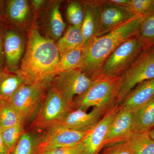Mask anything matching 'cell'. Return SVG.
<instances>
[{
    "label": "cell",
    "instance_id": "cell-1",
    "mask_svg": "<svg viewBox=\"0 0 154 154\" xmlns=\"http://www.w3.org/2000/svg\"><path fill=\"white\" fill-rule=\"evenodd\" d=\"M143 18V15H139L105 35L92 38L83 47L79 69L93 80L101 75L104 63L116 48L127 39L138 36Z\"/></svg>",
    "mask_w": 154,
    "mask_h": 154
},
{
    "label": "cell",
    "instance_id": "cell-2",
    "mask_svg": "<svg viewBox=\"0 0 154 154\" xmlns=\"http://www.w3.org/2000/svg\"><path fill=\"white\" fill-rule=\"evenodd\" d=\"M60 54L52 39L33 26L28 33L26 51L17 72L27 83L51 82Z\"/></svg>",
    "mask_w": 154,
    "mask_h": 154
},
{
    "label": "cell",
    "instance_id": "cell-3",
    "mask_svg": "<svg viewBox=\"0 0 154 154\" xmlns=\"http://www.w3.org/2000/svg\"><path fill=\"white\" fill-rule=\"evenodd\" d=\"M120 82V76H99L93 79L85 92L75 97L72 109L87 111L93 107L105 114L118 103Z\"/></svg>",
    "mask_w": 154,
    "mask_h": 154
},
{
    "label": "cell",
    "instance_id": "cell-4",
    "mask_svg": "<svg viewBox=\"0 0 154 154\" xmlns=\"http://www.w3.org/2000/svg\"><path fill=\"white\" fill-rule=\"evenodd\" d=\"M51 82L25 83L11 97L9 102L25 123L36 117Z\"/></svg>",
    "mask_w": 154,
    "mask_h": 154
},
{
    "label": "cell",
    "instance_id": "cell-5",
    "mask_svg": "<svg viewBox=\"0 0 154 154\" xmlns=\"http://www.w3.org/2000/svg\"><path fill=\"white\" fill-rule=\"evenodd\" d=\"M72 110L71 105L51 85L30 124V129L47 130L60 123Z\"/></svg>",
    "mask_w": 154,
    "mask_h": 154
},
{
    "label": "cell",
    "instance_id": "cell-6",
    "mask_svg": "<svg viewBox=\"0 0 154 154\" xmlns=\"http://www.w3.org/2000/svg\"><path fill=\"white\" fill-rule=\"evenodd\" d=\"M121 82L118 102L140 83L154 79V50H144L120 75Z\"/></svg>",
    "mask_w": 154,
    "mask_h": 154
},
{
    "label": "cell",
    "instance_id": "cell-7",
    "mask_svg": "<svg viewBox=\"0 0 154 154\" xmlns=\"http://www.w3.org/2000/svg\"><path fill=\"white\" fill-rule=\"evenodd\" d=\"M143 51L137 36L127 39L117 47L105 61L101 75H121Z\"/></svg>",
    "mask_w": 154,
    "mask_h": 154
},
{
    "label": "cell",
    "instance_id": "cell-8",
    "mask_svg": "<svg viewBox=\"0 0 154 154\" xmlns=\"http://www.w3.org/2000/svg\"><path fill=\"white\" fill-rule=\"evenodd\" d=\"M88 133L68 129L59 123L55 125L39 135L37 145L38 154L76 145L82 141Z\"/></svg>",
    "mask_w": 154,
    "mask_h": 154
},
{
    "label": "cell",
    "instance_id": "cell-9",
    "mask_svg": "<svg viewBox=\"0 0 154 154\" xmlns=\"http://www.w3.org/2000/svg\"><path fill=\"white\" fill-rule=\"evenodd\" d=\"M93 82L79 69H73L56 75L52 85L72 107L75 96L85 92Z\"/></svg>",
    "mask_w": 154,
    "mask_h": 154
},
{
    "label": "cell",
    "instance_id": "cell-10",
    "mask_svg": "<svg viewBox=\"0 0 154 154\" xmlns=\"http://www.w3.org/2000/svg\"><path fill=\"white\" fill-rule=\"evenodd\" d=\"M25 42L13 27L5 23L3 27V49L5 69L12 72L19 69L25 51Z\"/></svg>",
    "mask_w": 154,
    "mask_h": 154
},
{
    "label": "cell",
    "instance_id": "cell-11",
    "mask_svg": "<svg viewBox=\"0 0 154 154\" xmlns=\"http://www.w3.org/2000/svg\"><path fill=\"white\" fill-rule=\"evenodd\" d=\"M119 108V103H117L88 132L82 141L84 149L83 154H99L105 147V139L110 125Z\"/></svg>",
    "mask_w": 154,
    "mask_h": 154
},
{
    "label": "cell",
    "instance_id": "cell-12",
    "mask_svg": "<svg viewBox=\"0 0 154 154\" xmlns=\"http://www.w3.org/2000/svg\"><path fill=\"white\" fill-rule=\"evenodd\" d=\"M134 112L120 107L110 125L105 139V146L125 142L131 138L134 134L133 131Z\"/></svg>",
    "mask_w": 154,
    "mask_h": 154
},
{
    "label": "cell",
    "instance_id": "cell-13",
    "mask_svg": "<svg viewBox=\"0 0 154 154\" xmlns=\"http://www.w3.org/2000/svg\"><path fill=\"white\" fill-rule=\"evenodd\" d=\"M138 16L139 15L128 11L123 7L110 2V1H102L100 26L96 36L105 35Z\"/></svg>",
    "mask_w": 154,
    "mask_h": 154
},
{
    "label": "cell",
    "instance_id": "cell-14",
    "mask_svg": "<svg viewBox=\"0 0 154 154\" xmlns=\"http://www.w3.org/2000/svg\"><path fill=\"white\" fill-rule=\"evenodd\" d=\"M104 113L93 107L90 113L80 109H72L59 124L72 130L88 132L101 120Z\"/></svg>",
    "mask_w": 154,
    "mask_h": 154
},
{
    "label": "cell",
    "instance_id": "cell-15",
    "mask_svg": "<svg viewBox=\"0 0 154 154\" xmlns=\"http://www.w3.org/2000/svg\"><path fill=\"white\" fill-rule=\"evenodd\" d=\"M84 19L81 27L84 39V46L96 36L101 21L102 1H83Z\"/></svg>",
    "mask_w": 154,
    "mask_h": 154
},
{
    "label": "cell",
    "instance_id": "cell-16",
    "mask_svg": "<svg viewBox=\"0 0 154 154\" xmlns=\"http://www.w3.org/2000/svg\"><path fill=\"white\" fill-rule=\"evenodd\" d=\"M154 98V79L140 83L119 103L122 108L135 111Z\"/></svg>",
    "mask_w": 154,
    "mask_h": 154
},
{
    "label": "cell",
    "instance_id": "cell-17",
    "mask_svg": "<svg viewBox=\"0 0 154 154\" xmlns=\"http://www.w3.org/2000/svg\"><path fill=\"white\" fill-rule=\"evenodd\" d=\"M29 6L26 0H9L5 2L4 21L12 27L19 26L26 22L29 15Z\"/></svg>",
    "mask_w": 154,
    "mask_h": 154
},
{
    "label": "cell",
    "instance_id": "cell-18",
    "mask_svg": "<svg viewBox=\"0 0 154 154\" xmlns=\"http://www.w3.org/2000/svg\"><path fill=\"white\" fill-rule=\"evenodd\" d=\"M154 128V98L134 112V133H148Z\"/></svg>",
    "mask_w": 154,
    "mask_h": 154
},
{
    "label": "cell",
    "instance_id": "cell-19",
    "mask_svg": "<svg viewBox=\"0 0 154 154\" xmlns=\"http://www.w3.org/2000/svg\"><path fill=\"white\" fill-rule=\"evenodd\" d=\"M27 83L23 77L5 69L0 71V101H10L16 91Z\"/></svg>",
    "mask_w": 154,
    "mask_h": 154
},
{
    "label": "cell",
    "instance_id": "cell-20",
    "mask_svg": "<svg viewBox=\"0 0 154 154\" xmlns=\"http://www.w3.org/2000/svg\"><path fill=\"white\" fill-rule=\"evenodd\" d=\"M84 43V37L81 28L70 25L56 45L60 54H61L83 47Z\"/></svg>",
    "mask_w": 154,
    "mask_h": 154
},
{
    "label": "cell",
    "instance_id": "cell-21",
    "mask_svg": "<svg viewBox=\"0 0 154 154\" xmlns=\"http://www.w3.org/2000/svg\"><path fill=\"white\" fill-rule=\"evenodd\" d=\"M143 16L137 38L144 51L154 45V4Z\"/></svg>",
    "mask_w": 154,
    "mask_h": 154
},
{
    "label": "cell",
    "instance_id": "cell-22",
    "mask_svg": "<svg viewBox=\"0 0 154 154\" xmlns=\"http://www.w3.org/2000/svg\"><path fill=\"white\" fill-rule=\"evenodd\" d=\"M125 143L131 154H154V140L149 132L135 134Z\"/></svg>",
    "mask_w": 154,
    "mask_h": 154
},
{
    "label": "cell",
    "instance_id": "cell-23",
    "mask_svg": "<svg viewBox=\"0 0 154 154\" xmlns=\"http://www.w3.org/2000/svg\"><path fill=\"white\" fill-rule=\"evenodd\" d=\"M83 47L60 54L59 60L54 73V77L62 72L79 69L82 60Z\"/></svg>",
    "mask_w": 154,
    "mask_h": 154
},
{
    "label": "cell",
    "instance_id": "cell-24",
    "mask_svg": "<svg viewBox=\"0 0 154 154\" xmlns=\"http://www.w3.org/2000/svg\"><path fill=\"white\" fill-rule=\"evenodd\" d=\"M38 135L33 131H27L21 136L11 154H38Z\"/></svg>",
    "mask_w": 154,
    "mask_h": 154
},
{
    "label": "cell",
    "instance_id": "cell-25",
    "mask_svg": "<svg viewBox=\"0 0 154 154\" xmlns=\"http://www.w3.org/2000/svg\"><path fill=\"white\" fill-rule=\"evenodd\" d=\"M60 3L57 2L53 5L50 13L48 24V30L51 36L58 40L62 36L66 27L60 10Z\"/></svg>",
    "mask_w": 154,
    "mask_h": 154
},
{
    "label": "cell",
    "instance_id": "cell-26",
    "mask_svg": "<svg viewBox=\"0 0 154 154\" xmlns=\"http://www.w3.org/2000/svg\"><path fill=\"white\" fill-rule=\"evenodd\" d=\"M25 123L9 101H0V128L1 129Z\"/></svg>",
    "mask_w": 154,
    "mask_h": 154
},
{
    "label": "cell",
    "instance_id": "cell-27",
    "mask_svg": "<svg viewBox=\"0 0 154 154\" xmlns=\"http://www.w3.org/2000/svg\"><path fill=\"white\" fill-rule=\"evenodd\" d=\"M25 125V123H20L0 131L2 140L9 154H11L21 136L26 131Z\"/></svg>",
    "mask_w": 154,
    "mask_h": 154
},
{
    "label": "cell",
    "instance_id": "cell-28",
    "mask_svg": "<svg viewBox=\"0 0 154 154\" xmlns=\"http://www.w3.org/2000/svg\"><path fill=\"white\" fill-rule=\"evenodd\" d=\"M66 13L68 21L71 25L81 28L84 16L82 3L79 1H70Z\"/></svg>",
    "mask_w": 154,
    "mask_h": 154
},
{
    "label": "cell",
    "instance_id": "cell-29",
    "mask_svg": "<svg viewBox=\"0 0 154 154\" xmlns=\"http://www.w3.org/2000/svg\"><path fill=\"white\" fill-rule=\"evenodd\" d=\"M154 4V0H130L127 5L122 7L135 14L143 16Z\"/></svg>",
    "mask_w": 154,
    "mask_h": 154
},
{
    "label": "cell",
    "instance_id": "cell-30",
    "mask_svg": "<svg viewBox=\"0 0 154 154\" xmlns=\"http://www.w3.org/2000/svg\"><path fill=\"white\" fill-rule=\"evenodd\" d=\"M84 146L82 142L75 145L54 149L44 154H83Z\"/></svg>",
    "mask_w": 154,
    "mask_h": 154
},
{
    "label": "cell",
    "instance_id": "cell-31",
    "mask_svg": "<svg viewBox=\"0 0 154 154\" xmlns=\"http://www.w3.org/2000/svg\"><path fill=\"white\" fill-rule=\"evenodd\" d=\"M99 154H131L125 142L105 146Z\"/></svg>",
    "mask_w": 154,
    "mask_h": 154
},
{
    "label": "cell",
    "instance_id": "cell-32",
    "mask_svg": "<svg viewBox=\"0 0 154 154\" xmlns=\"http://www.w3.org/2000/svg\"><path fill=\"white\" fill-rule=\"evenodd\" d=\"M4 25V17L0 18V71L5 69L3 49V27Z\"/></svg>",
    "mask_w": 154,
    "mask_h": 154
},
{
    "label": "cell",
    "instance_id": "cell-33",
    "mask_svg": "<svg viewBox=\"0 0 154 154\" xmlns=\"http://www.w3.org/2000/svg\"><path fill=\"white\" fill-rule=\"evenodd\" d=\"M45 1L43 0H32L31 1V3L33 8L36 10H38L40 9L44 5Z\"/></svg>",
    "mask_w": 154,
    "mask_h": 154
},
{
    "label": "cell",
    "instance_id": "cell-34",
    "mask_svg": "<svg viewBox=\"0 0 154 154\" xmlns=\"http://www.w3.org/2000/svg\"><path fill=\"white\" fill-rule=\"evenodd\" d=\"M110 2L121 7H125L128 5L130 0H109Z\"/></svg>",
    "mask_w": 154,
    "mask_h": 154
},
{
    "label": "cell",
    "instance_id": "cell-35",
    "mask_svg": "<svg viewBox=\"0 0 154 154\" xmlns=\"http://www.w3.org/2000/svg\"><path fill=\"white\" fill-rule=\"evenodd\" d=\"M0 154H9L5 145L3 143L1 134H0Z\"/></svg>",
    "mask_w": 154,
    "mask_h": 154
},
{
    "label": "cell",
    "instance_id": "cell-36",
    "mask_svg": "<svg viewBox=\"0 0 154 154\" xmlns=\"http://www.w3.org/2000/svg\"><path fill=\"white\" fill-rule=\"evenodd\" d=\"M5 2L4 1H0V18H3L5 16Z\"/></svg>",
    "mask_w": 154,
    "mask_h": 154
},
{
    "label": "cell",
    "instance_id": "cell-37",
    "mask_svg": "<svg viewBox=\"0 0 154 154\" xmlns=\"http://www.w3.org/2000/svg\"><path fill=\"white\" fill-rule=\"evenodd\" d=\"M149 134L150 136L154 140V128L149 132Z\"/></svg>",
    "mask_w": 154,
    "mask_h": 154
},
{
    "label": "cell",
    "instance_id": "cell-38",
    "mask_svg": "<svg viewBox=\"0 0 154 154\" xmlns=\"http://www.w3.org/2000/svg\"><path fill=\"white\" fill-rule=\"evenodd\" d=\"M152 48L153 49V50H154V45L153 46V47Z\"/></svg>",
    "mask_w": 154,
    "mask_h": 154
},
{
    "label": "cell",
    "instance_id": "cell-39",
    "mask_svg": "<svg viewBox=\"0 0 154 154\" xmlns=\"http://www.w3.org/2000/svg\"><path fill=\"white\" fill-rule=\"evenodd\" d=\"M0 131H1V128H0Z\"/></svg>",
    "mask_w": 154,
    "mask_h": 154
}]
</instances>
